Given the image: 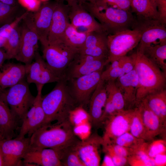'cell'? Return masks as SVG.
I'll use <instances>...</instances> for the list:
<instances>
[{"instance_id": "cell-1", "label": "cell", "mask_w": 166, "mask_h": 166, "mask_svg": "<svg viewBox=\"0 0 166 166\" xmlns=\"http://www.w3.org/2000/svg\"><path fill=\"white\" fill-rule=\"evenodd\" d=\"M79 140L67 119L41 126L30 137V147L50 148L59 151L74 146Z\"/></svg>"}, {"instance_id": "cell-2", "label": "cell", "mask_w": 166, "mask_h": 166, "mask_svg": "<svg viewBox=\"0 0 166 166\" xmlns=\"http://www.w3.org/2000/svg\"><path fill=\"white\" fill-rule=\"evenodd\" d=\"M135 54L134 69L138 85L136 96V106L146 97L165 89L166 74L144 54Z\"/></svg>"}, {"instance_id": "cell-3", "label": "cell", "mask_w": 166, "mask_h": 166, "mask_svg": "<svg viewBox=\"0 0 166 166\" xmlns=\"http://www.w3.org/2000/svg\"><path fill=\"white\" fill-rule=\"evenodd\" d=\"M66 81L62 79L57 82L49 93L42 96V105L45 119L42 126L55 121L61 122L67 119L69 111L75 107L76 103Z\"/></svg>"}, {"instance_id": "cell-4", "label": "cell", "mask_w": 166, "mask_h": 166, "mask_svg": "<svg viewBox=\"0 0 166 166\" xmlns=\"http://www.w3.org/2000/svg\"><path fill=\"white\" fill-rule=\"evenodd\" d=\"M81 5L99 20L107 34L129 29L136 22V19L130 11L110 6H97L88 2Z\"/></svg>"}, {"instance_id": "cell-5", "label": "cell", "mask_w": 166, "mask_h": 166, "mask_svg": "<svg viewBox=\"0 0 166 166\" xmlns=\"http://www.w3.org/2000/svg\"><path fill=\"white\" fill-rule=\"evenodd\" d=\"M43 58L48 66L62 79L65 73L79 50L63 42L43 46Z\"/></svg>"}, {"instance_id": "cell-6", "label": "cell", "mask_w": 166, "mask_h": 166, "mask_svg": "<svg viewBox=\"0 0 166 166\" xmlns=\"http://www.w3.org/2000/svg\"><path fill=\"white\" fill-rule=\"evenodd\" d=\"M141 36L140 31L136 27L132 30L127 29L108 35L107 64L126 55L137 46Z\"/></svg>"}, {"instance_id": "cell-7", "label": "cell", "mask_w": 166, "mask_h": 166, "mask_svg": "<svg viewBox=\"0 0 166 166\" xmlns=\"http://www.w3.org/2000/svg\"><path fill=\"white\" fill-rule=\"evenodd\" d=\"M28 84L23 80L0 92L11 110L20 120H22L35 98L32 94Z\"/></svg>"}, {"instance_id": "cell-8", "label": "cell", "mask_w": 166, "mask_h": 166, "mask_svg": "<svg viewBox=\"0 0 166 166\" xmlns=\"http://www.w3.org/2000/svg\"><path fill=\"white\" fill-rule=\"evenodd\" d=\"M57 3L44 2L38 10L29 12L23 19V22L36 33L43 46L48 44V38L52 16Z\"/></svg>"}, {"instance_id": "cell-9", "label": "cell", "mask_w": 166, "mask_h": 166, "mask_svg": "<svg viewBox=\"0 0 166 166\" xmlns=\"http://www.w3.org/2000/svg\"><path fill=\"white\" fill-rule=\"evenodd\" d=\"M133 27L138 29L141 36L137 51L142 53L146 48L166 42V24L160 20L143 21L136 20Z\"/></svg>"}, {"instance_id": "cell-10", "label": "cell", "mask_w": 166, "mask_h": 166, "mask_svg": "<svg viewBox=\"0 0 166 166\" xmlns=\"http://www.w3.org/2000/svg\"><path fill=\"white\" fill-rule=\"evenodd\" d=\"M102 70L69 80L70 92L76 103L83 105L89 102L90 97L101 80Z\"/></svg>"}, {"instance_id": "cell-11", "label": "cell", "mask_w": 166, "mask_h": 166, "mask_svg": "<svg viewBox=\"0 0 166 166\" xmlns=\"http://www.w3.org/2000/svg\"><path fill=\"white\" fill-rule=\"evenodd\" d=\"M43 85L36 86L37 93L30 107L22 120V123L17 137L22 138L32 135L43 124L45 115L42 105V90Z\"/></svg>"}, {"instance_id": "cell-12", "label": "cell", "mask_w": 166, "mask_h": 166, "mask_svg": "<svg viewBox=\"0 0 166 166\" xmlns=\"http://www.w3.org/2000/svg\"><path fill=\"white\" fill-rule=\"evenodd\" d=\"M34 61L26 65V82L34 83L36 86L46 84L58 82L63 79L48 66L38 51Z\"/></svg>"}, {"instance_id": "cell-13", "label": "cell", "mask_w": 166, "mask_h": 166, "mask_svg": "<svg viewBox=\"0 0 166 166\" xmlns=\"http://www.w3.org/2000/svg\"><path fill=\"white\" fill-rule=\"evenodd\" d=\"M107 59L79 53L66 70L67 71L65 74V79L69 80L102 70L104 66L107 64Z\"/></svg>"}, {"instance_id": "cell-14", "label": "cell", "mask_w": 166, "mask_h": 166, "mask_svg": "<svg viewBox=\"0 0 166 166\" xmlns=\"http://www.w3.org/2000/svg\"><path fill=\"white\" fill-rule=\"evenodd\" d=\"M30 137L2 139L0 145L4 166H22V160L30 147Z\"/></svg>"}, {"instance_id": "cell-15", "label": "cell", "mask_w": 166, "mask_h": 166, "mask_svg": "<svg viewBox=\"0 0 166 166\" xmlns=\"http://www.w3.org/2000/svg\"><path fill=\"white\" fill-rule=\"evenodd\" d=\"M134 109L118 113L105 121V130L102 137L103 145L109 143L117 137L129 132Z\"/></svg>"}, {"instance_id": "cell-16", "label": "cell", "mask_w": 166, "mask_h": 166, "mask_svg": "<svg viewBox=\"0 0 166 166\" xmlns=\"http://www.w3.org/2000/svg\"><path fill=\"white\" fill-rule=\"evenodd\" d=\"M103 143L102 137L93 134L73 147L85 166H98L101 160L99 150Z\"/></svg>"}, {"instance_id": "cell-17", "label": "cell", "mask_w": 166, "mask_h": 166, "mask_svg": "<svg viewBox=\"0 0 166 166\" xmlns=\"http://www.w3.org/2000/svg\"><path fill=\"white\" fill-rule=\"evenodd\" d=\"M38 41L36 33L23 22L21 26L19 49L15 59L25 65L30 63L38 51Z\"/></svg>"}, {"instance_id": "cell-18", "label": "cell", "mask_w": 166, "mask_h": 166, "mask_svg": "<svg viewBox=\"0 0 166 166\" xmlns=\"http://www.w3.org/2000/svg\"><path fill=\"white\" fill-rule=\"evenodd\" d=\"M140 110L146 133V141H150L159 135L166 139V125L143 100L137 106Z\"/></svg>"}, {"instance_id": "cell-19", "label": "cell", "mask_w": 166, "mask_h": 166, "mask_svg": "<svg viewBox=\"0 0 166 166\" xmlns=\"http://www.w3.org/2000/svg\"><path fill=\"white\" fill-rule=\"evenodd\" d=\"M68 15L70 23L77 30L83 28V32L88 33H106L101 25L81 5L77 3L70 7Z\"/></svg>"}, {"instance_id": "cell-20", "label": "cell", "mask_w": 166, "mask_h": 166, "mask_svg": "<svg viewBox=\"0 0 166 166\" xmlns=\"http://www.w3.org/2000/svg\"><path fill=\"white\" fill-rule=\"evenodd\" d=\"M22 160L25 166H63L58 152L50 148L30 147Z\"/></svg>"}, {"instance_id": "cell-21", "label": "cell", "mask_w": 166, "mask_h": 166, "mask_svg": "<svg viewBox=\"0 0 166 166\" xmlns=\"http://www.w3.org/2000/svg\"><path fill=\"white\" fill-rule=\"evenodd\" d=\"M70 7L64 3H57L53 11L48 38V44L62 42L65 31L70 23L69 12Z\"/></svg>"}, {"instance_id": "cell-22", "label": "cell", "mask_w": 166, "mask_h": 166, "mask_svg": "<svg viewBox=\"0 0 166 166\" xmlns=\"http://www.w3.org/2000/svg\"><path fill=\"white\" fill-rule=\"evenodd\" d=\"M115 82L123 96L125 104V109L135 108L138 80L135 69L118 78Z\"/></svg>"}, {"instance_id": "cell-23", "label": "cell", "mask_w": 166, "mask_h": 166, "mask_svg": "<svg viewBox=\"0 0 166 166\" xmlns=\"http://www.w3.org/2000/svg\"><path fill=\"white\" fill-rule=\"evenodd\" d=\"M19 120L0 93V138L2 139L13 138L16 136Z\"/></svg>"}, {"instance_id": "cell-24", "label": "cell", "mask_w": 166, "mask_h": 166, "mask_svg": "<svg viewBox=\"0 0 166 166\" xmlns=\"http://www.w3.org/2000/svg\"><path fill=\"white\" fill-rule=\"evenodd\" d=\"M26 75V65L9 62L3 65L0 69V92L24 80Z\"/></svg>"}, {"instance_id": "cell-25", "label": "cell", "mask_w": 166, "mask_h": 166, "mask_svg": "<svg viewBox=\"0 0 166 166\" xmlns=\"http://www.w3.org/2000/svg\"><path fill=\"white\" fill-rule=\"evenodd\" d=\"M106 82L101 79L92 94L89 100V113L91 123L95 125L101 123L107 95Z\"/></svg>"}, {"instance_id": "cell-26", "label": "cell", "mask_w": 166, "mask_h": 166, "mask_svg": "<svg viewBox=\"0 0 166 166\" xmlns=\"http://www.w3.org/2000/svg\"><path fill=\"white\" fill-rule=\"evenodd\" d=\"M131 9L136 15L137 21L161 20L155 0H132Z\"/></svg>"}, {"instance_id": "cell-27", "label": "cell", "mask_w": 166, "mask_h": 166, "mask_svg": "<svg viewBox=\"0 0 166 166\" xmlns=\"http://www.w3.org/2000/svg\"><path fill=\"white\" fill-rule=\"evenodd\" d=\"M150 109L166 125V90L165 89L149 95L144 99Z\"/></svg>"}, {"instance_id": "cell-28", "label": "cell", "mask_w": 166, "mask_h": 166, "mask_svg": "<svg viewBox=\"0 0 166 166\" xmlns=\"http://www.w3.org/2000/svg\"><path fill=\"white\" fill-rule=\"evenodd\" d=\"M142 53L166 74V42L151 45L145 48Z\"/></svg>"}, {"instance_id": "cell-29", "label": "cell", "mask_w": 166, "mask_h": 166, "mask_svg": "<svg viewBox=\"0 0 166 166\" xmlns=\"http://www.w3.org/2000/svg\"><path fill=\"white\" fill-rule=\"evenodd\" d=\"M89 33L78 31L69 23L65 31L62 42L79 50L84 44Z\"/></svg>"}, {"instance_id": "cell-30", "label": "cell", "mask_w": 166, "mask_h": 166, "mask_svg": "<svg viewBox=\"0 0 166 166\" xmlns=\"http://www.w3.org/2000/svg\"><path fill=\"white\" fill-rule=\"evenodd\" d=\"M21 37V26L18 24L12 29L2 47L7 59L15 58L19 49Z\"/></svg>"}, {"instance_id": "cell-31", "label": "cell", "mask_w": 166, "mask_h": 166, "mask_svg": "<svg viewBox=\"0 0 166 166\" xmlns=\"http://www.w3.org/2000/svg\"><path fill=\"white\" fill-rule=\"evenodd\" d=\"M145 142L133 150L128 157V164L132 166H155L152 159L148 156L145 151Z\"/></svg>"}, {"instance_id": "cell-32", "label": "cell", "mask_w": 166, "mask_h": 166, "mask_svg": "<svg viewBox=\"0 0 166 166\" xmlns=\"http://www.w3.org/2000/svg\"><path fill=\"white\" fill-rule=\"evenodd\" d=\"M105 88L107 97L112 101L117 112L119 113L125 110L123 96L117 86L115 81H110L106 82Z\"/></svg>"}, {"instance_id": "cell-33", "label": "cell", "mask_w": 166, "mask_h": 166, "mask_svg": "<svg viewBox=\"0 0 166 166\" xmlns=\"http://www.w3.org/2000/svg\"><path fill=\"white\" fill-rule=\"evenodd\" d=\"M21 9L19 4L11 5L0 2V26L12 22L21 15L19 14Z\"/></svg>"}, {"instance_id": "cell-34", "label": "cell", "mask_w": 166, "mask_h": 166, "mask_svg": "<svg viewBox=\"0 0 166 166\" xmlns=\"http://www.w3.org/2000/svg\"><path fill=\"white\" fill-rule=\"evenodd\" d=\"M129 132L136 138L146 141L145 131L140 110L137 107L134 109Z\"/></svg>"}, {"instance_id": "cell-35", "label": "cell", "mask_w": 166, "mask_h": 166, "mask_svg": "<svg viewBox=\"0 0 166 166\" xmlns=\"http://www.w3.org/2000/svg\"><path fill=\"white\" fill-rule=\"evenodd\" d=\"M73 146L57 151L63 166H85Z\"/></svg>"}, {"instance_id": "cell-36", "label": "cell", "mask_w": 166, "mask_h": 166, "mask_svg": "<svg viewBox=\"0 0 166 166\" xmlns=\"http://www.w3.org/2000/svg\"><path fill=\"white\" fill-rule=\"evenodd\" d=\"M67 119L73 127L90 121L89 113L82 105L75 107L70 110Z\"/></svg>"}, {"instance_id": "cell-37", "label": "cell", "mask_w": 166, "mask_h": 166, "mask_svg": "<svg viewBox=\"0 0 166 166\" xmlns=\"http://www.w3.org/2000/svg\"><path fill=\"white\" fill-rule=\"evenodd\" d=\"M145 141L142 139L136 138L128 132L117 137L109 143L115 144L130 148L133 151Z\"/></svg>"}, {"instance_id": "cell-38", "label": "cell", "mask_w": 166, "mask_h": 166, "mask_svg": "<svg viewBox=\"0 0 166 166\" xmlns=\"http://www.w3.org/2000/svg\"><path fill=\"white\" fill-rule=\"evenodd\" d=\"M110 63V65L101 73V79L105 82L115 81L125 74L122 69L119 67V59Z\"/></svg>"}, {"instance_id": "cell-39", "label": "cell", "mask_w": 166, "mask_h": 166, "mask_svg": "<svg viewBox=\"0 0 166 166\" xmlns=\"http://www.w3.org/2000/svg\"><path fill=\"white\" fill-rule=\"evenodd\" d=\"M145 151L148 156L152 158L156 155L166 153V140L162 139L152 140L144 143Z\"/></svg>"}, {"instance_id": "cell-40", "label": "cell", "mask_w": 166, "mask_h": 166, "mask_svg": "<svg viewBox=\"0 0 166 166\" xmlns=\"http://www.w3.org/2000/svg\"><path fill=\"white\" fill-rule=\"evenodd\" d=\"M131 1L132 0H93L90 3L97 6H110L130 11Z\"/></svg>"}, {"instance_id": "cell-41", "label": "cell", "mask_w": 166, "mask_h": 166, "mask_svg": "<svg viewBox=\"0 0 166 166\" xmlns=\"http://www.w3.org/2000/svg\"><path fill=\"white\" fill-rule=\"evenodd\" d=\"M103 150L110 151L116 155L122 157H128L132 153L130 148L111 143L102 145Z\"/></svg>"}, {"instance_id": "cell-42", "label": "cell", "mask_w": 166, "mask_h": 166, "mask_svg": "<svg viewBox=\"0 0 166 166\" xmlns=\"http://www.w3.org/2000/svg\"><path fill=\"white\" fill-rule=\"evenodd\" d=\"M91 126L89 122L73 127L74 134L81 140L88 138L91 134Z\"/></svg>"}, {"instance_id": "cell-43", "label": "cell", "mask_w": 166, "mask_h": 166, "mask_svg": "<svg viewBox=\"0 0 166 166\" xmlns=\"http://www.w3.org/2000/svg\"><path fill=\"white\" fill-rule=\"evenodd\" d=\"M119 67L121 68L125 73H127L134 68L135 65V53L130 56L126 55L119 59Z\"/></svg>"}, {"instance_id": "cell-44", "label": "cell", "mask_w": 166, "mask_h": 166, "mask_svg": "<svg viewBox=\"0 0 166 166\" xmlns=\"http://www.w3.org/2000/svg\"><path fill=\"white\" fill-rule=\"evenodd\" d=\"M40 0H18L19 4L29 12H35L38 10L41 4Z\"/></svg>"}, {"instance_id": "cell-45", "label": "cell", "mask_w": 166, "mask_h": 166, "mask_svg": "<svg viewBox=\"0 0 166 166\" xmlns=\"http://www.w3.org/2000/svg\"><path fill=\"white\" fill-rule=\"evenodd\" d=\"M104 151L111 156L115 166H123L128 164L127 157L117 155L108 150H104Z\"/></svg>"}, {"instance_id": "cell-46", "label": "cell", "mask_w": 166, "mask_h": 166, "mask_svg": "<svg viewBox=\"0 0 166 166\" xmlns=\"http://www.w3.org/2000/svg\"><path fill=\"white\" fill-rule=\"evenodd\" d=\"M160 20L166 23V0H156Z\"/></svg>"}, {"instance_id": "cell-47", "label": "cell", "mask_w": 166, "mask_h": 166, "mask_svg": "<svg viewBox=\"0 0 166 166\" xmlns=\"http://www.w3.org/2000/svg\"><path fill=\"white\" fill-rule=\"evenodd\" d=\"M152 159L155 166L166 165V153L158 154Z\"/></svg>"}, {"instance_id": "cell-48", "label": "cell", "mask_w": 166, "mask_h": 166, "mask_svg": "<svg viewBox=\"0 0 166 166\" xmlns=\"http://www.w3.org/2000/svg\"><path fill=\"white\" fill-rule=\"evenodd\" d=\"M101 166H115V165L111 156L108 154L106 153Z\"/></svg>"}, {"instance_id": "cell-49", "label": "cell", "mask_w": 166, "mask_h": 166, "mask_svg": "<svg viewBox=\"0 0 166 166\" xmlns=\"http://www.w3.org/2000/svg\"><path fill=\"white\" fill-rule=\"evenodd\" d=\"M6 59L7 57L5 51L0 48V69Z\"/></svg>"}, {"instance_id": "cell-50", "label": "cell", "mask_w": 166, "mask_h": 166, "mask_svg": "<svg viewBox=\"0 0 166 166\" xmlns=\"http://www.w3.org/2000/svg\"><path fill=\"white\" fill-rule=\"evenodd\" d=\"M0 2L11 5H15L19 4L16 0H0Z\"/></svg>"}, {"instance_id": "cell-51", "label": "cell", "mask_w": 166, "mask_h": 166, "mask_svg": "<svg viewBox=\"0 0 166 166\" xmlns=\"http://www.w3.org/2000/svg\"><path fill=\"white\" fill-rule=\"evenodd\" d=\"M2 139L0 138V166H4L3 155L0 145V141Z\"/></svg>"}, {"instance_id": "cell-52", "label": "cell", "mask_w": 166, "mask_h": 166, "mask_svg": "<svg viewBox=\"0 0 166 166\" xmlns=\"http://www.w3.org/2000/svg\"><path fill=\"white\" fill-rule=\"evenodd\" d=\"M78 0H67L68 4L69 6H72L78 3Z\"/></svg>"}, {"instance_id": "cell-53", "label": "cell", "mask_w": 166, "mask_h": 166, "mask_svg": "<svg viewBox=\"0 0 166 166\" xmlns=\"http://www.w3.org/2000/svg\"><path fill=\"white\" fill-rule=\"evenodd\" d=\"M93 0H78V3L81 5L82 3L85 2H91L93 1Z\"/></svg>"}, {"instance_id": "cell-54", "label": "cell", "mask_w": 166, "mask_h": 166, "mask_svg": "<svg viewBox=\"0 0 166 166\" xmlns=\"http://www.w3.org/2000/svg\"><path fill=\"white\" fill-rule=\"evenodd\" d=\"M65 0H55V1L57 3H64Z\"/></svg>"}, {"instance_id": "cell-55", "label": "cell", "mask_w": 166, "mask_h": 166, "mask_svg": "<svg viewBox=\"0 0 166 166\" xmlns=\"http://www.w3.org/2000/svg\"><path fill=\"white\" fill-rule=\"evenodd\" d=\"M41 1H42V2H46V1H47L48 0H40Z\"/></svg>"}, {"instance_id": "cell-56", "label": "cell", "mask_w": 166, "mask_h": 166, "mask_svg": "<svg viewBox=\"0 0 166 166\" xmlns=\"http://www.w3.org/2000/svg\"><path fill=\"white\" fill-rule=\"evenodd\" d=\"M155 0V1H156V0Z\"/></svg>"}]
</instances>
